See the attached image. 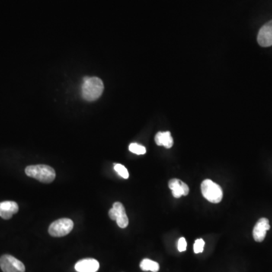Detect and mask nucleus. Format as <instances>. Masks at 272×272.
<instances>
[{
	"instance_id": "obj_16",
	"label": "nucleus",
	"mask_w": 272,
	"mask_h": 272,
	"mask_svg": "<svg viewBox=\"0 0 272 272\" xmlns=\"http://www.w3.org/2000/svg\"><path fill=\"white\" fill-rule=\"evenodd\" d=\"M205 242L203 239L196 240L194 245H193V251L195 254H200L203 251L204 248Z\"/></svg>"
},
{
	"instance_id": "obj_7",
	"label": "nucleus",
	"mask_w": 272,
	"mask_h": 272,
	"mask_svg": "<svg viewBox=\"0 0 272 272\" xmlns=\"http://www.w3.org/2000/svg\"><path fill=\"white\" fill-rule=\"evenodd\" d=\"M259 44L263 47L272 46V20L260 29L257 37Z\"/></svg>"
},
{
	"instance_id": "obj_13",
	"label": "nucleus",
	"mask_w": 272,
	"mask_h": 272,
	"mask_svg": "<svg viewBox=\"0 0 272 272\" xmlns=\"http://www.w3.org/2000/svg\"><path fill=\"white\" fill-rule=\"evenodd\" d=\"M140 268L144 272L151 271L152 272H158L160 269V266L156 262L148 260V259H145L141 262Z\"/></svg>"
},
{
	"instance_id": "obj_18",
	"label": "nucleus",
	"mask_w": 272,
	"mask_h": 272,
	"mask_svg": "<svg viewBox=\"0 0 272 272\" xmlns=\"http://www.w3.org/2000/svg\"><path fill=\"white\" fill-rule=\"evenodd\" d=\"M181 188H182L183 196H187L189 193V187L187 186V184H186L185 183H181Z\"/></svg>"
},
{
	"instance_id": "obj_4",
	"label": "nucleus",
	"mask_w": 272,
	"mask_h": 272,
	"mask_svg": "<svg viewBox=\"0 0 272 272\" xmlns=\"http://www.w3.org/2000/svg\"><path fill=\"white\" fill-rule=\"evenodd\" d=\"M73 228L74 222L68 218H63L51 224L49 228V233L51 236L61 238L70 234Z\"/></svg>"
},
{
	"instance_id": "obj_9",
	"label": "nucleus",
	"mask_w": 272,
	"mask_h": 272,
	"mask_svg": "<svg viewBox=\"0 0 272 272\" xmlns=\"http://www.w3.org/2000/svg\"><path fill=\"white\" fill-rule=\"evenodd\" d=\"M99 263L94 259H84L77 262L75 270L77 272H96L99 269Z\"/></svg>"
},
{
	"instance_id": "obj_3",
	"label": "nucleus",
	"mask_w": 272,
	"mask_h": 272,
	"mask_svg": "<svg viewBox=\"0 0 272 272\" xmlns=\"http://www.w3.org/2000/svg\"><path fill=\"white\" fill-rule=\"evenodd\" d=\"M201 191L204 198L212 203H219L223 197L222 187L212 180H206L202 182Z\"/></svg>"
},
{
	"instance_id": "obj_14",
	"label": "nucleus",
	"mask_w": 272,
	"mask_h": 272,
	"mask_svg": "<svg viewBox=\"0 0 272 272\" xmlns=\"http://www.w3.org/2000/svg\"><path fill=\"white\" fill-rule=\"evenodd\" d=\"M129 149L131 152L138 154V155H142V154H145L146 153V148L137 143L130 144Z\"/></svg>"
},
{
	"instance_id": "obj_12",
	"label": "nucleus",
	"mask_w": 272,
	"mask_h": 272,
	"mask_svg": "<svg viewBox=\"0 0 272 272\" xmlns=\"http://www.w3.org/2000/svg\"><path fill=\"white\" fill-rule=\"evenodd\" d=\"M181 183H182V181L177 180V179H173L169 181V187L171 189L173 197L176 198H180L181 196H183Z\"/></svg>"
},
{
	"instance_id": "obj_1",
	"label": "nucleus",
	"mask_w": 272,
	"mask_h": 272,
	"mask_svg": "<svg viewBox=\"0 0 272 272\" xmlns=\"http://www.w3.org/2000/svg\"><path fill=\"white\" fill-rule=\"evenodd\" d=\"M104 89V84L98 77H85L81 90L83 98L87 101H96L101 97Z\"/></svg>"
},
{
	"instance_id": "obj_5",
	"label": "nucleus",
	"mask_w": 272,
	"mask_h": 272,
	"mask_svg": "<svg viewBox=\"0 0 272 272\" xmlns=\"http://www.w3.org/2000/svg\"><path fill=\"white\" fill-rule=\"evenodd\" d=\"M0 268L3 272H25L24 265L11 255L0 257Z\"/></svg>"
},
{
	"instance_id": "obj_6",
	"label": "nucleus",
	"mask_w": 272,
	"mask_h": 272,
	"mask_svg": "<svg viewBox=\"0 0 272 272\" xmlns=\"http://www.w3.org/2000/svg\"><path fill=\"white\" fill-rule=\"evenodd\" d=\"M109 216L112 220H115L121 228H125L129 225V219L126 213L124 206L120 202L113 203V207L109 211Z\"/></svg>"
},
{
	"instance_id": "obj_2",
	"label": "nucleus",
	"mask_w": 272,
	"mask_h": 272,
	"mask_svg": "<svg viewBox=\"0 0 272 272\" xmlns=\"http://www.w3.org/2000/svg\"><path fill=\"white\" fill-rule=\"evenodd\" d=\"M25 173L27 177H31L40 182H52L55 180L56 174L55 170L47 165L29 166L25 169Z\"/></svg>"
},
{
	"instance_id": "obj_8",
	"label": "nucleus",
	"mask_w": 272,
	"mask_h": 272,
	"mask_svg": "<svg viewBox=\"0 0 272 272\" xmlns=\"http://www.w3.org/2000/svg\"><path fill=\"white\" fill-rule=\"evenodd\" d=\"M270 229L269 219L261 218L256 224L253 231L254 240L257 242H263L266 236L267 231Z\"/></svg>"
},
{
	"instance_id": "obj_10",
	"label": "nucleus",
	"mask_w": 272,
	"mask_h": 272,
	"mask_svg": "<svg viewBox=\"0 0 272 272\" xmlns=\"http://www.w3.org/2000/svg\"><path fill=\"white\" fill-rule=\"evenodd\" d=\"M18 205L14 201H3L0 203V217L10 219L13 215L18 212Z\"/></svg>"
},
{
	"instance_id": "obj_17",
	"label": "nucleus",
	"mask_w": 272,
	"mask_h": 272,
	"mask_svg": "<svg viewBox=\"0 0 272 272\" xmlns=\"http://www.w3.org/2000/svg\"><path fill=\"white\" fill-rule=\"evenodd\" d=\"M187 248V242H186L185 238H181L179 240L178 242V250L180 252L185 251Z\"/></svg>"
},
{
	"instance_id": "obj_11",
	"label": "nucleus",
	"mask_w": 272,
	"mask_h": 272,
	"mask_svg": "<svg viewBox=\"0 0 272 272\" xmlns=\"http://www.w3.org/2000/svg\"><path fill=\"white\" fill-rule=\"evenodd\" d=\"M155 142L159 146L171 148L173 145V139L170 132H160L155 135Z\"/></svg>"
},
{
	"instance_id": "obj_15",
	"label": "nucleus",
	"mask_w": 272,
	"mask_h": 272,
	"mask_svg": "<svg viewBox=\"0 0 272 272\" xmlns=\"http://www.w3.org/2000/svg\"><path fill=\"white\" fill-rule=\"evenodd\" d=\"M113 168H114L115 171L118 173L119 176L123 177L125 180H127L129 178V172L124 166L120 164H116L113 166Z\"/></svg>"
}]
</instances>
